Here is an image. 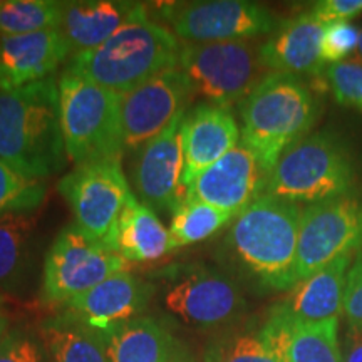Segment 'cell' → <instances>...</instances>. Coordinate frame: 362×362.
Segmentation results:
<instances>
[{
    "instance_id": "1",
    "label": "cell",
    "mask_w": 362,
    "mask_h": 362,
    "mask_svg": "<svg viewBox=\"0 0 362 362\" xmlns=\"http://www.w3.org/2000/svg\"><path fill=\"white\" fill-rule=\"evenodd\" d=\"M302 208L297 203L262 194L233 218L223 252L230 264L264 292L291 291Z\"/></svg>"
},
{
    "instance_id": "2",
    "label": "cell",
    "mask_w": 362,
    "mask_h": 362,
    "mask_svg": "<svg viewBox=\"0 0 362 362\" xmlns=\"http://www.w3.org/2000/svg\"><path fill=\"white\" fill-rule=\"evenodd\" d=\"M0 160L45 181L66 166L57 79L0 90Z\"/></svg>"
},
{
    "instance_id": "3",
    "label": "cell",
    "mask_w": 362,
    "mask_h": 362,
    "mask_svg": "<svg viewBox=\"0 0 362 362\" xmlns=\"http://www.w3.org/2000/svg\"><path fill=\"white\" fill-rule=\"evenodd\" d=\"M180 39L141 6L134 17L103 45L67 59L66 72L126 94L153 76L178 66Z\"/></svg>"
},
{
    "instance_id": "4",
    "label": "cell",
    "mask_w": 362,
    "mask_h": 362,
    "mask_svg": "<svg viewBox=\"0 0 362 362\" xmlns=\"http://www.w3.org/2000/svg\"><path fill=\"white\" fill-rule=\"evenodd\" d=\"M242 143L274 170L285 149L307 136L317 119V101L304 81L269 72L238 104Z\"/></svg>"
},
{
    "instance_id": "5",
    "label": "cell",
    "mask_w": 362,
    "mask_h": 362,
    "mask_svg": "<svg viewBox=\"0 0 362 362\" xmlns=\"http://www.w3.org/2000/svg\"><path fill=\"white\" fill-rule=\"evenodd\" d=\"M59 116L67 160L74 166L124 151L121 94L62 71L57 79Z\"/></svg>"
},
{
    "instance_id": "6",
    "label": "cell",
    "mask_w": 362,
    "mask_h": 362,
    "mask_svg": "<svg viewBox=\"0 0 362 362\" xmlns=\"http://www.w3.org/2000/svg\"><path fill=\"white\" fill-rule=\"evenodd\" d=\"M354 180L347 148L329 131H317L285 149L270 171L264 194L312 205L351 193Z\"/></svg>"
},
{
    "instance_id": "7",
    "label": "cell",
    "mask_w": 362,
    "mask_h": 362,
    "mask_svg": "<svg viewBox=\"0 0 362 362\" xmlns=\"http://www.w3.org/2000/svg\"><path fill=\"white\" fill-rule=\"evenodd\" d=\"M158 277L165 280L163 305L192 329L226 332L247 310L238 284L214 267L173 265L158 272Z\"/></svg>"
},
{
    "instance_id": "8",
    "label": "cell",
    "mask_w": 362,
    "mask_h": 362,
    "mask_svg": "<svg viewBox=\"0 0 362 362\" xmlns=\"http://www.w3.org/2000/svg\"><path fill=\"white\" fill-rule=\"evenodd\" d=\"M176 67L188 78L193 94L221 107L242 103L269 74L259 49L248 40L183 44Z\"/></svg>"
},
{
    "instance_id": "9",
    "label": "cell",
    "mask_w": 362,
    "mask_h": 362,
    "mask_svg": "<svg viewBox=\"0 0 362 362\" xmlns=\"http://www.w3.org/2000/svg\"><path fill=\"white\" fill-rule=\"evenodd\" d=\"M128 269V262L83 228L72 223L62 228L44 259L42 300L64 305L81 293L117 272Z\"/></svg>"
},
{
    "instance_id": "10",
    "label": "cell",
    "mask_w": 362,
    "mask_h": 362,
    "mask_svg": "<svg viewBox=\"0 0 362 362\" xmlns=\"http://www.w3.org/2000/svg\"><path fill=\"white\" fill-rule=\"evenodd\" d=\"M57 189L69 205L74 223L112 250L121 211L133 193L121 158L74 166L62 176Z\"/></svg>"
},
{
    "instance_id": "11",
    "label": "cell",
    "mask_w": 362,
    "mask_h": 362,
    "mask_svg": "<svg viewBox=\"0 0 362 362\" xmlns=\"http://www.w3.org/2000/svg\"><path fill=\"white\" fill-rule=\"evenodd\" d=\"M161 19L187 44L250 40L272 34L280 22L269 8L248 0H194L158 4Z\"/></svg>"
},
{
    "instance_id": "12",
    "label": "cell",
    "mask_w": 362,
    "mask_h": 362,
    "mask_svg": "<svg viewBox=\"0 0 362 362\" xmlns=\"http://www.w3.org/2000/svg\"><path fill=\"white\" fill-rule=\"evenodd\" d=\"M361 248L362 198L346 193L312 203L302 210L298 226L296 282Z\"/></svg>"
},
{
    "instance_id": "13",
    "label": "cell",
    "mask_w": 362,
    "mask_h": 362,
    "mask_svg": "<svg viewBox=\"0 0 362 362\" xmlns=\"http://www.w3.org/2000/svg\"><path fill=\"white\" fill-rule=\"evenodd\" d=\"M192 96V84L178 67L163 71L129 93L121 94L124 151H138L168 129L187 112Z\"/></svg>"
},
{
    "instance_id": "14",
    "label": "cell",
    "mask_w": 362,
    "mask_h": 362,
    "mask_svg": "<svg viewBox=\"0 0 362 362\" xmlns=\"http://www.w3.org/2000/svg\"><path fill=\"white\" fill-rule=\"evenodd\" d=\"M185 116V115H183ZM178 117L168 129L136 151L131 166L133 193L153 211H173L187 198L183 183V148L181 121Z\"/></svg>"
},
{
    "instance_id": "15",
    "label": "cell",
    "mask_w": 362,
    "mask_h": 362,
    "mask_svg": "<svg viewBox=\"0 0 362 362\" xmlns=\"http://www.w3.org/2000/svg\"><path fill=\"white\" fill-rule=\"evenodd\" d=\"M269 176L255 153L240 141L192 181L187 198L205 202L237 216L265 193Z\"/></svg>"
},
{
    "instance_id": "16",
    "label": "cell",
    "mask_w": 362,
    "mask_h": 362,
    "mask_svg": "<svg viewBox=\"0 0 362 362\" xmlns=\"http://www.w3.org/2000/svg\"><path fill=\"white\" fill-rule=\"evenodd\" d=\"M155 293V285L129 272H117L90 291L67 302L66 314L96 330H110L139 317Z\"/></svg>"
},
{
    "instance_id": "17",
    "label": "cell",
    "mask_w": 362,
    "mask_h": 362,
    "mask_svg": "<svg viewBox=\"0 0 362 362\" xmlns=\"http://www.w3.org/2000/svg\"><path fill=\"white\" fill-rule=\"evenodd\" d=\"M240 141V126L230 107L200 103L185 112L181 121L185 187L188 188L198 175L232 151Z\"/></svg>"
},
{
    "instance_id": "18",
    "label": "cell",
    "mask_w": 362,
    "mask_h": 362,
    "mask_svg": "<svg viewBox=\"0 0 362 362\" xmlns=\"http://www.w3.org/2000/svg\"><path fill=\"white\" fill-rule=\"evenodd\" d=\"M69 57V45L59 29L0 35V90L25 88L54 78Z\"/></svg>"
},
{
    "instance_id": "19",
    "label": "cell",
    "mask_w": 362,
    "mask_h": 362,
    "mask_svg": "<svg viewBox=\"0 0 362 362\" xmlns=\"http://www.w3.org/2000/svg\"><path fill=\"white\" fill-rule=\"evenodd\" d=\"M324 24L305 11L280 22L270 37L259 47L262 66L269 72L296 76H324L325 64L320 57Z\"/></svg>"
},
{
    "instance_id": "20",
    "label": "cell",
    "mask_w": 362,
    "mask_h": 362,
    "mask_svg": "<svg viewBox=\"0 0 362 362\" xmlns=\"http://www.w3.org/2000/svg\"><path fill=\"white\" fill-rule=\"evenodd\" d=\"M259 334L282 362H342L339 319L302 324L272 307Z\"/></svg>"
},
{
    "instance_id": "21",
    "label": "cell",
    "mask_w": 362,
    "mask_h": 362,
    "mask_svg": "<svg viewBox=\"0 0 362 362\" xmlns=\"http://www.w3.org/2000/svg\"><path fill=\"white\" fill-rule=\"evenodd\" d=\"M356 255L357 252L346 253L310 277L300 280L274 309L302 324L339 319L344 310L347 275Z\"/></svg>"
},
{
    "instance_id": "22",
    "label": "cell",
    "mask_w": 362,
    "mask_h": 362,
    "mask_svg": "<svg viewBox=\"0 0 362 362\" xmlns=\"http://www.w3.org/2000/svg\"><path fill=\"white\" fill-rule=\"evenodd\" d=\"M143 4L128 0H72L62 2L59 30L71 56L89 52L106 42L129 22Z\"/></svg>"
},
{
    "instance_id": "23",
    "label": "cell",
    "mask_w": 362,
    "mask_h": 362,
    "mask_svg": "<svg viewBox=\"0 0 362 362\" xmlns=\"http://www.w3.org/2000/svg\"><path fill=\"white\" fill-rule=\"evenodd\" d=\"M112 250L128 264H149L175 252L176 245L170 228L131 193L117 221Z\"/></svg>"
},
{
    "instance_id": "24",
    "label": "cell",
    "mask_w": 362,
    "mask_h": 362,
    "mask_svg": "<svg viewBox=\"0 0 362 362\" xmlns=\"http://www.w3.org/2000/svg\"><path fill=\"white\" fill-rule=\"evenodd\" d=\"M101 334L110 362H176L183 357L173 334L151 317H134Z\"/></svg>"
},
{
    "instance_id": "25",
    "label": "cell",
    "mask_w": 362,
    "mask_h": 362,
    "mask_svg": "<svg viewBox=\"0 0 362 362\" xmlns=\"http://www.w3.org/2000/svg\"><path fill=\"white\" fill-rule=\"evenodd\" d=\"M39 332L51 362H110L103 334L66 312L45 320Z\"/></svg>"
},
{
    "instance_id": "26",
    "label": "cell",
    "mask_w": 362,
    "mask_h": 362,
    "mask_svg": "<svg viewBox=\"0 0 362 362\" xmlns=\"http://www.w3.org/2000/svg\"><path fill=\"white\" fill-rule=\"evenodd\" d=\"M34 214L0 215V288L13 292L24 282L30 264Z\"/></svg>"
},
{
    "instance_id": "27",
    "label": "cell",
    "mask_w": 362,
    "mask_h": 362,
    "mask_svg": "<svg viewBox=\"0 0 362 362\" xmlns=\"http://www.w3.org/2000/svg\"><path fill=\"white\" fill-rule=\"evenodd\" d=\"M233 218L235 215L205 202L185 198V202L180 203L171 214L170 233L176 248L187 247L210 238Z\"/></svg>"
},
{
    "instance_id": "28",
    "label": "cell",
    "mask_w": 362,
    "mask_h": 362,
    "mask_svg": "<svg viewBox=\"0 0 362 362\" xmlns=\"http://www.w3.org/2000/svg\"><path fill=\"white\" fill-rule=\"evenodd\" d=\"M62 2L0 0V35H24L59 29Z\"/></svg>"
},
{
    "instance_id": "29",
    "label": "cell",
    "mask_w": 362,
    "mask_h": 362,
    "mask_svg": "<svg viewBox=\"0 0 362 362\" xmlns=\"http://www.w3.org/2000/svg\"><path fill=\"white\" fill-rule=\"evenodd\" d=\"M205 362H282L262 341L259 330H226L208 342Z\"/></svg>"
},
{
    "instance_id": "30",
    "label": "cell",
    "mask_w": 362,
    "mask_h": 362,
    "mask_svg": "<svg viewBox=\"0 0 362 362\" xmlns=\"http://www.w3.org/2000/svg\"><path fill=\"white\" fill-rule=\"evenodd\" d=\"M45 200V183L0 160V215L34 214Z\"/></svg>"
},
{
    "instance_id": "31",
    "label": "cell",
    "mask_w": 362,
    "mask_h": 362,
    "mask_svg": "<svg viewBox=\"0 0 362 362\" xmlns=\"http://www.w3.org/2000/svg\"><path fill=\"white\" fill-rule=\"evenodd\" d=\"M324 78L337 104L362 112V66L351 61L327 66Z\"/></svg>"
},
{
    "instance_id": "32",
    "label": "cell",
    "mask_w": 362,
    "mask_h": 362,
    "mask_svg": "<svg viewBox=\"0 0 362 362\" xmlns=\"http://www.w3.org/2000/svg\"><path fill=\"white\" fill-rule=\"evenodd\" d=\"M359 30L351 22H332L324 25L322 40H320V57L325 66L339 64L349 61L356 51Z\"/></svg>"
},
{
    "instance_id": "33",
    "label": "cell",
    "mask_w": 362,
    "mask_h": 362,
    "mask_svg": "<svg viewBox=\"0 0 362 362\" xmlns=\"http://www.w3.org/2000/svg\"><path fill=\"white\" fill-rule=\"evenodd\" d=\"M0 362H49L44 344L27 330L8 329L0 342Z\"/></svg>"
},
{
    "instance_id": "34",
    "label": "cell",
    "mask_w": 362,
    "mask_h": 362,
    "mask_svg": "<svg viewBox=\"0 0 362 362\" xmlns=\"http://www.w3.org/2000/svg\"><path fill=\"white\" fill-rule=\"evenodd\" d=\"M342 314L349 327L362 330V248L357 252L347 275Z\"/></svg>"
},
{
    "instance_id": "35",
    "label": "cell",
    "mask_w": 362,
    "mask_h": 362,
    "mask_svg": "<svg viewBox=\"0 0 362 362\" xmlns=\"http://www.w3.org/2000/svg\"><path fill=\"white\" fill-rule=\"evenodd\" d=\"M310 12L324 25L342 21L351 22L362 12V0H322L315 2Z\"/></svg>"
},
{
    "instance_id": "36",
    "label": "cell",
    "mask_w": 362,
    "mask_h": 362,
    "mask_svg": "<svg viewBox=\"0 0 362 362\" xmlns=\"http://www.w3.org/2000/svg\"><path fill=\"white\" fill-rule=\"evenodd\" d=\"M341 351L342 362H362V330L346 325Z\"/></svg>"
},
{
    "instance_id": "37",
    "label": "cell",
    "mask_w": 362,
    "mask_h": 362,
    "mask_svg": "<svg viewBox=\"0 0 362 362\" xmlns=\"http://www.w3.org/2000/svg\"><path fill=\"white\" fill-rule=\"evenodd\" d=\"M349 61L354 62V64L362 66V27H361V30H359V39H357L356 51H354V54H352V56H351Z\"/></svg>"
},
{
    "instance_id": "38",
    "label": "cell",
    "mask_w": 362,
    "mask_h": 362,
    "mask_svg": "<svg viewBox=\"0 0 362 362\" xmlns=\"http://www.w3.org/2000/svg\"><path fill=\"white\" fill-rule=\"evenodd\" d=\"M7 330H8V319L6 315L0 314V342H2V339L7 334Z\"/></svg>"
},
{
    "instance_id": "39",
    "label": "cell",
    "mask_w": 362,
    "mask_h": 362,
    "mask_svg": "<svg viewBox=\"0 0 362 362\" xmlns=\"http://www.w3.org/2000/svg\"><path fill=\"white\" fill-rule=\"evenodd\" d=\"M176 362H193V361H189V359H187V357H181V359H178Z\"/></svg>"
},
{
    "instance_id": "40",
    "label": "cell",
    "mask_w": 362,
    "mask_h": 362,
    "mask_svg": "<svg viewBox=\"0 0 362 362\" xmlns=\"http://www.w3.org/2000/svg\"><path fill=\"white\" fill-rule=\"evenodd\" d=\"M4 302H6V298H4V296H0V309H2Z\"/></svg>"
}]
</instances>
